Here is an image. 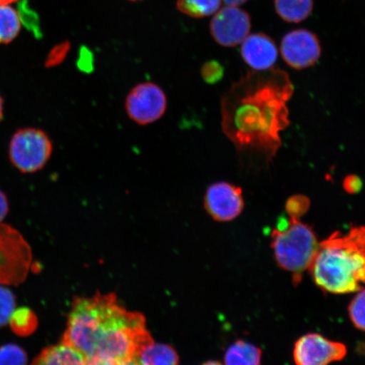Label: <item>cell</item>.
<instances>
[{
	"label": "cell",
	"mask_w": 365,
	"mask_h": 365,
	"mask_svg": "<svg viewBox=\"0 0 365 365\" xmlns=\"http://www.w3.org/2000/svg\"><path fill=\"white\" fill-rule=\"evenodd\" d=\"M202 365H222V364L217 361H209V362L205 363Z\"/></svg>",
	"instance_id": "obj_32"
},
{
	"label": "cell",
	"mask_w": 365,
	"mask_h": 365,
	"mask_svg": "<svg viewBox=\"0 0 365 365\" xmlns=\"http://www.w3.org/2000/svg\"><path fill=\"white\" fill-rule=\"evenodd\" d=\"M225 76V68L220 63L212 61L204 63L202 68V76L204 81L208 84H216Z\"/></svg>",
	"instance_id": "obj_24"
},
{
	"label": "cell",
	"mask_w": 365,
	"mask_h": 365,
	"mask_svg": "<svg viewBox=\"0 0 365 365\" xmlns=\"http://www.w3.org/2000/svg\"><path fill=\"white\" fill-rule=\"evenodd\" d=\"M21 29L19 13L11 6L0 4V43L12 42L19 35Z\"/></svg>",
	"instance_id": "obj_17"
},
{
	"label": "cell",
	"mask_w": 365,
	"mask_h": 365,
	"mask_svg": "<svg viewBox=\"0 0 365 365\" xmlns=\"http://www.w3.org/2000/svg\"><path fill=\"white\" fill-rule=\"evenodd\" d=\"M131 1H137V0H131Z\"/></svg>",
	"instance_id": "obj_33"
},
{
	"label": "cell",
	"mask_w": 365,
	"mask_h": 365,
	"mask_svg": "<svg viewBox=\"0 0 365 365\" xmlns=\"http://www.w3.org/2000/svg\"><path fill=\"white\" fill-rule=\"evenodd\" d=\"M125 108L130 120L139 125H148L161 120L168 108L165 91L153 82H143L130 91Z\"/></svg>",
	"instance_id": "obj_7"
},
{
	"label": "cell",
	"mask_w": 365,
	"mask_h": 365,
	"mask_svg": "<svg viewBox=\"0 0 365 365\" xmlns=\"http://www.w3.org/2000/svg\"><path fill=\"white\" fill-rule=\"evenodd\" d=\"M18 1L19 0H0V4H2V6H10V4Z\"/></svg>",
	"instance_id": "obj_31"
},
{
	"label": "cell",
	"mask_w": 365,
	"mask_h": 365,
	"mask_svg": "<svg viewBox=\"0 0 365 365\" xmlns=\"http://www.w3.org/2000/svg\"><path fill=\"white\" fill-rule=\"evenodd\" d=\"M53 143L38 128H23L14 133L9 144V158L22 173H34L47 165L53 154Z\"/></svg>",
	"instance_id": "obj_6"
},
{
	"label": "cell",
	"mask_w": 365,
	"mask_h": 365,
	"mask_svg": "<svg viewBox=\"0 0 365 365\" xmlns=\"http://www.w3.org/2000/svg\"><path fill=\"white\" fill-rule=\"evenodd\" d=\"M227 6H240L241 4H244L249 0H223Z\"/></svg>",
	"instance_id": "obj_29"
},
{
	"label": "cell",
	"mask_w": 365,
	"mask_h": 365,
	"mask_svg": "<svg viewBox=\"0 0 365 365\" xmlns=\"http://www.w3.org/2000/svg\"><path fill=\"white\" fill-rule=\"evenodd\" d=\"M33 263L29 242L16 228L0 223V285L17 286L24 282Z\"/></svg>",
	"instance_id": "obj_5"
},
{
	"label": "cell",
	"mask_w": 365,
	"mask_h": 365,
	"mask_svg": "<svg viewBox=\"0 0 365 365\" xmlns=\"http://www.w3.org/2000/svg\"><path fill=\"white\" fill-rule=\"evenodd\" d=\"M342 187L346 193L354 195L359 192L363 188V181L357 175H348L342 182Z\"/></svg>",
	"instance_id": "obj_26"
},
{
	"label": "cell",
	"mask_w": 365,
	"mask_h": 365,
	"mask_svg": "<svg viewBox=\"0 0 365 365\" xmlns=\"http://www.w3.org/2000/svg\"><path fill=\"white\" fill-rule=\"evenodd\" d=\"M204 207L215 221H232L245 208L243 191L230 182H214L205 191Z\"/></svg>",
	"instance_id": "obj_11"
},
{
	"label": "cell",
	"mask_w": 365,
	"mask_h": 365,
	"mask_svg": "<svg viewBox=\"0 0 365 365\" xmlns=\"http://www.w3.org/2000/svg\"><path fill=\"white\" fill-rule=\"evenodd\" d=\"M0 365H27V355L18 345H4L0 346Z\"/></svg>",
	"instance_id": "obj_21"
},
{
	"label": "cell",
	"mask_w": 365,
	"mask_h": 365,
	"mask_svg": "<svg viewBox=\"0 0 365 365\" xmlns=\"http://www.w3.org/2000/svg\"><path fill=\"white\" fill-rule=\"evenodd\" d=\"M9 210H10V205H9L7 195L0 189V223H2L4 219L8 215Z\"/></svg>",
	"instance_id": "obj_27"
},
{
	"label": "cell",
	"mask_w": 365,
	"mask_h": 365,
	"mask_svg": "<svg viewBox=\"0 0 365 365\" xmlns=\"http://www.w3.org/2000/svg\"><path fill=\"white\" fill-rule=\"evenodd\" d=\"M262 350L250 342L239 340L226 351L225 365H261Z\"/></svg>",
	"instance_id": "obj_14"
},
{
	"label": "cell",
	"mask_w": 365,
	"mask_h": 365,
	"mask_svg": "<svg viewBox=\"0 0 365 365\" xmlns=\"http://www.w3.org/2000/svg\"><path fill=\"white\" fill-rule=\"evenodd\" d=\"M241 56L253 71H264L275 66L278 50L270 36L254 34L249 35L241 43Z\"/></svg>",
	"instance_id": "obj_12"
},
{
	"label": "cell",
	"mask_w": 365,
	"mask_h": 365,
	"mask_svg": "<svg viewBox=\"0 0 365 365\" xmlns=\"http://www.w3.org/2000/svg\"><path fill=\"white\" fill-rule=\"evenodd\" d=\"M4 100L1 97V95H0V122L3 120L4 117Z\"/></svg>",
	"instance_id": "obj_30"
},
{
	"label": "cell",
	"mask_w": 365,
	"mask_h": 365,
	"mask_svg": "<svg viewBox=\"0 0 365 365\" xmlns=\"http://www.w3.org/2000/svg\"><path fill=\"white\" fill-rule=\"evenodd\" d=\"M319 245L313 227L300 219H282L272 232L274 257L278 266L292 274L296 285L312 266Z\"/></svg>",
	"instance_id": "obj_4"
},
{
	"label": "cell",
	"mask_w": 365,
	"mask_h": 365,
	"mask_svg": "<svg viewBox=\"0 0 365 365\" xmlns=\"http://www.w3.org/2000/svg\"><path fill=\"white\" fill-rule=\"evenodd\" d=\"M11 329L17 335L26 336L33 333L38 327L36 314L29 308L15 309L9 322Z\"/></svg>",
	"instance_id": "obj_19"
},
{
	"label": "cell",
	"mask_w": 365,
	"mask_h": 365,
	"mask_svg": "<svg viewBox=\"0 0 365 365\" xmlns=\"http://www.w3.org/2000/svg\"><path fill=\"white\" fill-rule=\"evenodd\" d=\"M221 4L222 0H177L176 3L178 10L194 18L212 16Z\"/></svg>",
	"instance_id": "obj_18"
},
{
	"label": "cell",
	"mask_w": 365,
	"mask_h": 365,
	"mask_svg": "<svg viewBox=\"0 0 365 365\" xmlns=\"http://www.w3.org/2000/svg\"><path fill=\"white\" fill-rule=\"evenodd\" d=\"M278 16L289 23H299L312 15L313 0H274Z\"/></svg>",
	"instance_id": "obj_15"
},
{
	"label": "cell",
	"mask_w": 365,
	"mask_h": 365,
	"mask_svg": "<svg viewBox=\"0 0 365 365\" xmlns=\"http://www.w3.org/2000/svg\"><path fill=\"white\" fill-rule=\"evenodd\" d=\"M280 51L287 66L300 71L316 65L322 56V45L316 34L298 29L282 38Z\"/></svg>",
	"instance_id": "obj_10"
},
{
	"label": "cell",
	"mask_w": 365,
	"mask_h": 365,
	"mask_svg": "<svg viewBox=\"0 0 365 365\" xmlns=\"http://www.w3.org/2000/svg\"><path fill=\"white\" fill-rule=\"evenodd\" d=\"M31 365H88V363L78 351L61 342L44 349Z\"/></svg>",
	"instance_id": "obj_13"
},
{
	"label": "cell",
	"mask_w": 365,
	"mask_h": 365,
	"mask_svg": "<svg viewBox=\"0 0 365 365\" xmlns=\"http://www.w3.org/2000/svg\"><path fill=\"white\" fill-rule=\"evenodd\" d=\"M346 353L348 349L341 342L309 333L296 341L294 359L296 365H329L344 359Z\"/></svg>",
	"instance_id": "obj_9"
},
{
	"label": "cell",
	"mask_w": 365,
	"mask_h": 365,
	"mask_svg": "<svg viewBox=\"0 0 365 365\" xmlns=\"http://www.w3.org/2000/svg\"><path fill=\"white\" fill-rule=\"evenodd\" d=\"M140 365H179V357L172 346L150 342L141 350Z\"/></svg>",
	"instance_id": "obj_16"
},
{
	"label": "cell",
	"mask_w": 365,
	"mask_h": 365,
	"mask_svg": "<svg viewBox=\"0 0 365 365\" xmlns=\"http://www.w3.org/2000/svg\"><path fill=\"white\" fill-rule=\"evenodd\" d=\"M310 207V200L307 195H295L287 199L285 210L289 218L300 219Z\"/></svg>",
	"instance_id": "obj_23"
},
{
	"label": "cell",
	"mask_w": 365,
	"mask_h": 365,
	"mask_svg": "<svg viewBox=\"0 0 365 365\" xmlns=\"http://www.w3.org/2000/svg\"><path fill=\"white\" fill-rule=\"evenodd\" d=\"M16 308L15 295L7 287L0 285V327L7 325Z\"/></svg>",
	"instance_id": "obj_22"
},
{
	"label": "cell",
	"mask_w": 365,
	"mask_h": 365,
	"mask_svg": "<svg viewBox=\"0 0 365 365\" xmlns=\"http://www.w3.org/2000/svg\"><path fill=\"white\" fill-rule=\"evenodd\" d=\"M294 91L289 74L273 67L248 72L222 96L223 133L250 168L268 166L277 156Z\"/></svg>",
	"instance_id": "obj_1"
},
{
	"label": "cell",
	"mask_w": 365,
	"mask_h": 365,
	"mask_svg": "<svg viewBox=\"0 0 365 365\" xmlns=\"http://www.w3.org/2000/svg\"><path fill=\"white\" fill-rule=\"evenodd\" d=\"M309 271L314 284L327 293L346 294L365 284V225L354 226L346 234L336 231L319 242Z\"/></svg>",
	"instance_id": "obj_3"
},
{
	"label": "cell",
	"mask_w": 365,
	"mask_h": 365,
	"mask_svg": "<svg viewBox=\"0 0 365 365\" xmlns=\"http://www.w3.org/2000/svg\"><path fill=\"white\" fill-rule=\"evenodd\" d=\"M107 365H140L138 359L125 360V361L115 362Z\"/></svg>",
	"instance_id": "obj_28"
},
{
	"label": "cell",
	"mask_w": 365,
	"mask_h": 365,
	"mask_svg": "<svg viewBox=\"0 0 365 365\" xmlns=\"http://www.w3.org/2000/svg\"><path fill=\"white\" fill-rule=\"evenodd\" d=\"M349 313L354 327L365 332V289L359 290L351 301Z\"/></svg>",
	"instance_id": "obj_20"
},
{
	"label": "cell",
	"mask_w": 365,
	"mask_h": 365,
	"mask_svg": "<svg viewBox=\"0 0 365 365\" xmlns=\"http://www.w3.org/2000/svg\"><path fill=\"white\" fill-rule=\"evenodd\" d=\"M70 49L71 45L68 42L56 46L48 56L47 61H46V66L51 68L61 65L67 57Z\"/></svg>",
	"instance_id": "obj_25"
},
{
	"label": "cell",
	"mask_w": 365,
	"mask_h": 365,
	"mask_svg": "<svg viewBox=\"0 0 365 365\" xmlns=\"http://www.w3.org/2000/svg\"><path fill=\"white\" fill-rule=\"evenodd\" d=\"M250 30L249 14L238 6H227L219 9L210 24L214 40L226 48L235 47L243 43Z\"/></svg>",
	"instance_id": "obj_8"
},
{
	"label": "cell",
	"mask_w": 365,
	"mask_h": 365,
	"mask_svg": "<svg viewBox=\"0 0 365 365\" xmlns=\"http://www.w3.org/2000/svg\"><path fill=\"white\" fill-rule=\"evenodd\" d=\"M153 341L143 314L123 307L113 294L76 299L62 339L83 355L88 365L138 359Z\"/></svg>",
	"instance_id": "obj_2"
}]
</instances>
